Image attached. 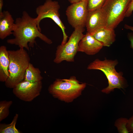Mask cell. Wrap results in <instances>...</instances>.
Returning a JSON list of instances; mask_svg holds the SVG:
<instances>
[{"label": "cell", "mask_w": 133, "mask_h": 133, "mask_svg": "<svg viewBox=\"0 0 133 133\" xmlns=\"http://www.w3.org/2000/svg\"><path fill=\"white\" fill-rule=\"evenodd\" d=\"M13 34V38L8 39V43L18 46L19 48H25L29 51V47L33 48L38 37L49 44L52 41L41 33L38 27L35 18L31 17L25 11L23 12L21 17L16 18Z\"/></svg>", "instance_id": "1"}, {"label": "cell", "mask_w": 133, "mask_h": 133, "mask_svg": "<svg viewBox=\"0 0 133 133\" xmlns=\"http://www.w3.org/2000/svg\"><path fill=\"white\" fill-rule=\"evenodd\" d=\"M8 52L9 74L5 85L7 88H13L24 80L26 70L30 63V58L24 49L8 50Z\"/></svg>", "instance_id": "2"}, {"label": "cell", "mask_w": 133, "mask_h": 133, "mask_svg": "<svg viewBox=\"0 0 133 133\" xmlns=\"http://www.w3.org/2000/svg\"><path fill=\"white\" fill-rule=\"evenodd\" d=\"M86 86L85 83H81L75 76H72L69 79H56L48 90L54 97L70 102L81 95Z\"/></svg>", "instance_id": "3"}, {"label": "cell", "mask_w": 133, "mask_h": 133, "mask_svg": "<svg viewBox=\"0 0 133 133\" xmlns=\"http://www.w3.org/2000/svg\"><path fill=\"white\" fill-rule=\"evenodd\" d=\"M118 63L116 60L105 59L101 60L96 59L88 65L87 69L100 70L106 75L108 85L101 90L102 92L108 93L115 88H123L125 82L122 73L117 72L115 69V66Z\"/></svg>", "instance_id": "4"}, {"label": "cell", "mask_w": 133, "mask_h": 133, "mask_svg": "<svg viewBox=\"0 0 133 133\" xmlns=\"http://www.w3.org/2000/svg\"><path fill=\"white\" fill-rule=\"evenodd\" d=\"M84 27L79 26L75 28L68 41L65 44L59 45L57 47L54 62L56 64L64 61L73 62L74 57L78 52V45L84 35Z\"/></svg>", "instance_id": "5"}, {"label": "cell", "mask_w": 133, "mask_h": 133, "mask_svg": "<svg viewBox=\"0 0 133 133\" xmlns=\"http://www.w3.org/2000/svg\"><path fill=\"white\" fill-rule=\"evenodd\" d=\"M131 0H106L101 8L107 16L106 27L114 29L123 20Z\"/></svg>", "instance_id": "6"}, {"label": "cell", "mask_w": 133, "mask_h": 133, "mask_svg": "<svg viewBox=\"0 0 133 133\" xmlns=\"http://www.w3.org/2000/svg\"><path fill=\"white\" fill-rule=\"evenodd\" d=\"M60 6L58 2L52 0H46L44 4L37 7L36 9L37 16L35 20L39 31L41 30L40 23L42 20L46 18L52 19L61 29L63 38L61 44L63 45L66 42L68 36L66 34V28L60 17L59 12Z\"/></svg>", "instance_id": "7"}, {"label": "cell", "mask_w": 133, "mask_h": 133, "mask_svg": "<svg viewBox=\"0 0 133 133\" xmlns=\"http://www.w3.org/2000/svg\"><path fill=\"white\" fill-rule=\"evenodd\" d=\"M87 0L72 4L66 11V14L69 23L74 28L79 26H85L88 12Z\"/></svg>", "instance_id": "8"}, {"label": "cell", "mask_w": 133, "mask_h": 133, "mask_svg": "<svg viewBox=\"0 0 133 133\" xmlns=\"http://www.w3.org/2000/svg\"><path fill=\"white\" fill-rule=\"evenodd\" d=\"M42 87V81L32 83L23 80L13 88V92L20 100L31 102L40 95Z\"/></svg>", "instance_id": "9"}, {"label": "cell", "mask_w": 133, "mask_h": 133, "mask_svg": "<svg viewBox=\"0 0 133 133\" xmlns=\"http://www.w3.org/2000/svg\"><path fill=\"white\" fill-rule=\"evenodd\" d=\"M106 14L101 8L88 11L85 24L87 32L91 33L105 27Z\"/></svg>", "instance_id": "10"}, {"label": "cell", "mask_w": 133, "mask_h": 133, "mask_svg": "<svg viewBox=\"0 0 133 133\" xmlns=\"http://www.w3.org/2000/svg\"><path fill=\"white\" fill-rule=\"evenodd\" d=\"M103 46L101 42L87 32L79 42L78 52L93 55L98 53Z\"/></svg>", "instance_id": "11"}, {"label": "cell", "mask_w": 133, "mask_h": 133, "mask_svg": "<svg viewBox=\"0 0 133 133\" xmlns=\"http://www.w3.org/2000/svg\"><path fill=\"white\" fill-rule=\"evenodd\" d=\"M90 33L95 39L101 42L103 46H110L115 40L116 34L114 29L105 27Z\"/></svg>", "instance_id": "12"}, {"label": "cell", "mask_w": 133, "mask_h": 133, "mask_svg": "<svg viewBox=\"0 0 133 133\" xmlns=\"http://www.w3.org/2000/svg\"><path fill=\"white\" fill-rule=\"evenodd\" d=\"M15 22L12 16L9 11H3L0 17V38L3 40L13 34Z\"/></svg>", "instance_id": "13"}, {"label": "cell", "mask_w": 133, "mask_h": 133, "mask_svg": "<svg viewBox=\"0 0 133 133\" xmlns=\"http://www.w3.org/2000/svg\"><path fill=\"white\" fill-rule=\"evenodd\" d=\"M9 60L6 47H0V81L5 82L8 77Z\"/></svg>", "instance_id": "14"}, {"label": "cell", "mask_w": 133, "mask_h": 133, "mask_svg": "<svg viewBox=\"0 0 133 133\" xmlns=\"http://www.w3.org/2000/svg\"><path fill=\"white\" fill-rule=\"evenodd\" d=\"M39 68L35 67L30 63L26 70L24 80L32 83L41 81L43 78Z\"/></svg>", "instance_id": "15"}, {"label": "cell", "mask_w": 133, "mask_h": 133, "mask_svg": "<svg viewBox=\"0 0 133 133\" xmlns=\"http://www.w3.org/2000/svg\"><path fill=\"white\" fill-rule=\"evenodd\" d=\"M18 116V114H16L14 116L12 122L10 124H0V133H20L16 127V125Z\"/></svg>", "instance_id": "16"}, {"label": "cell", "mask_w": 133, "mask_h": 133, "mask_svg": "<svg viewBox=\"0 0 133 133\" xmlns=\"http://www.w3.org/2000/svg\"><path fill=\"white\" fill-rule=\"evenodd\" d=\"M13 103L12 101L2 100L0 102V121L6 118L9 114V109Z\"/></svg>", "instance_id": "17"}, {"label": "cell", "mask_w": 133, "mask_h": 133, "mask_svg": "<svg viewBox=\"0 0 133 133\" xmlns=\"http://www.w3.org/2000/svg\"><path fill=\"white\" fill-rule=\"evenodd\" d=\"M106 0H87L88 11L101 8Z\"/></svg>", "instance_id": "18"}, {"label": "cell", "mask_w": 133, "mask_h": 133, "mask_svg": "<svg viewBox=\"0 0 133 133\" xmlns=\"http://www.w3.org/2000/svg\"><path fill=\"white\" fill-rule=\"evenodd\" d=\"M128 120L126 118H122L118 121V122L116 124V126L120 133H129L126 127V125Z\"/></svg>", "instance_id": "19"}, {"label": "cell", "mask_w": 133, "mask_h": 133, "mask_svg": "<svg viewBox=\"0 0 133 133\" xmlns=\"http://www.w3.org/2000/svg\"><path fill=\"white\" fill-rule=\"evenodd\" d=\"M126 127L129 132L133 133V116L128 120Z\"/></svg>", "instance_id": "20"}, {"label": "cell", "mask_w": 133, "mask_h": 133, "mask_svg": "<svg viewBox=\"0 0 133 133\" xmlns=\"http://www.w3.org/2000/svg\"><path fill=\"white\" fill-rule=\"evenodd\" d=\"M133 11V0H131L128 8L126 13L125 17H128L132 14Z\"/></svg>", "instance_id": "21"}, {"label": "cell", "mask_w": 133, "mask_h": 133, "mask_svg": "<svg viewBox=\"0 0 133 133\" xmlns=\"http://www.w3.org/2000/svg\"><path fill=\"white\" fill-rule=\"evenodd\" d=\"M128 38L131 43V46L133 50V33H130L128 35Z\"/></svg>", "instance_id": "22"}, {"label": "cell", "mask_w": 133, "mask_h": 133, "mask_svg": "<svg viewBox=\"0 0 133 133\" xmlns=\"http://www.w3.org/2000/svg\"><path fill=\"white\" fill-rule=\"evenodd\" d=\"M3 0H0V17L3 15V12L2 9L3 6Z\"/></svg>", "instance_id": "23"}, {"label": "cell", "mask_w": 133, "mask_h": 133, "mask_svg": "<svg viewBox=\"0 0 133 133\" xmlns=\"http://www.w3.org/2000/svg\"><path fill=\"white\" fill-rule=\"evenodd\" d=\"M124 27L126 29L130 30L133 32V26L126 24Z\"/></svg>", "instance_id": "24"}, {"label": "cell", "mask_w": 133, "mask_h": 133, "mask_svg": "<svg viewBox=\"0 0 133 133\" xmlns=\"http://www.w3.org/2000/svg\"><path fill=\"white\" fill-rule=\"evenodd\" d=\"M71 4L77 3L83 0H68Z\"/></svg>", "instance_id": "25"}]
</instances>
